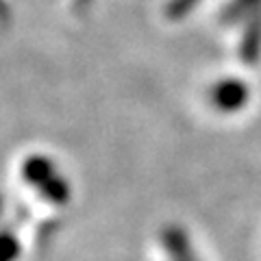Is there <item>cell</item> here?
<instances>
[{"mask_svg":"<svg viewBox=\"0 0 261 261\" xmlns=\"http://www.w3.org/2000/svg\"><path fill=\"white\" fill-rule=\"evenodd\" d=\"M161 244H163V250H166L170 261H200L192 246V242H190V235L176 224L163 228Z\"/></svg>","mask_w":261,"mask_h":261,"instance_id":"6da1fadb","label":"cell"},{"mask_svg":"<svg viewBox=\"0 0 261 261\" xmlns=\"http://www.w3.org/2000/svg\"><path fill=\"white\" fill-rule=\"evenodd\" d=\"M20 257V242L15 235L0 231V261H18Z\"/></svg>","mask_w":261,"mask_h":261,"instance_id":"7a4b0ae2","label":"cell"}]
</instances>
